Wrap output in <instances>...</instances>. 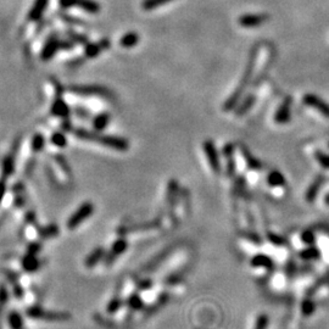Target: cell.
<instances>
[{
    "mask_svg": "<svg viewBox=\"0 0 329 329\" xmlns=\"http://www.w3.org/2000/svg\"><path fill=\"white\" fill-rule=\"evenodd\" d=\"M74 134L82 140H88L93 141V143L102 144V145L106 146V148H111L114 150H117V151H127L129 148V143L125 138L100 134L98 133V132H91L83 128H77L76 131H74Z\"/></svg>",
    "mask_w": 329,
    "mask_h": 329,
    "instance_id": "1",
    "label": "cell"
},
{
    "mask_svg": "<svg viewBox=\"0 0 329 329\" xmlns=\"http://www.w3.org/2000/svg\"><path fill=\"white\" fill-rule=\"evenodd\" d=\"M258 48L259 47L254 48L253 51H251L250 57H249V62H248L246 68H245L244 76H243V78H241L240 85H239L238 88L235 89L234 93L230 95L229 99L227 100V103L224 104V111H230V110L234 109V106L236 105V103L239 102V99H240L241 94H243L244 88L248 86V83H249L251 74H253L254 66H255V62H256V56H258Z\"/></svg>",
    "mask_w": 329,
    "mask_h": 329,
    "instance_id": "2",
    "label": "cell"
},
{
    "mask_svg": "<svg viewBox=\"0 0 329 329\" xmlns=\"http://www.w3.org/2000/svg\"><path fill=\"white\" fill-rule=\"evenodd\" d=\"M27 317L33 319H42L48 322H63L71 319V314L68 312H59V311H49L39 306H31L26 310Z\"/></svg>",
    "mask_w": 329,
    "mask_h": 329,
    "instance_id": "3",
    "label": "cell"
},
{
    "mask_svg": "<svg viewBox=\"0 0 329 329\" xmlns=\"http://www.w3.org/2000/svg\"><path fill=\"white\" fill-rule=\"evenodd\" d=\"M94 212V205L92 203H85L80 205L76 212L71 216L70 219L67 221V228L68 229H76L79 224H82L86 219H88L93 215Z\"/></svg>",
    "mask_w": 329,
    "mask_h": 329,
    "instance_id": "4",
    "label": "cell"
},
{
    "mask_svg": "<svg viewBox=\"0 0 329 329\" xmlns=\"http://www.w3.org/2000/svg\"><path fill=\"white\" fill-rule=\"evenodd\" d=\"M59 4L63 9L80 8L89 14H98L100 11V5L95 0H59Z\"/></svg>",
    "mask_w": 329,
    "mask_h": 329,
    "instance_id": "5",
    "label": "cell"
},
{
    "mask_svg": "<svg viewBox=\"0 0 329 329\" xmlns=\"http://www.w3.org/2000/svg\"><path fill=\"white\" fill-rule=\"evenodd\" d=\"M70 47H72V44L68 42H61V40L56 38L49 39L48 42L45 43L44 48H43L42 50V59L47 61V60L51 59V57L56 54V51L59 50V49H67Z\"/></svg>",
    "mask_w": 329,
    "mask_h": 329,
    "instance_id": "6",
    "label": "cell"
},
{
    "mask_svg": "<svg viewBox=\"0 0 329 329\" xmlns=\"http://www.w3.org/2000/svg\"><path fill=\"white\" fill-rule=\"evenodd\" d=\"M70 92L82 95H100V97L105 98L111 97V92L99 86H72L70 87Z\"/></svg>",
    "mask_w": 329,
    "mask_h": 329,
    "instance_id": "7",
    "label": "cell"
},
{
    "mask_svg": "<svg viewBox=\"0 0 329 329\" xmlns=\"http://www.w3.org/2000/svg\"><path fill=\"white\" fill-rule=\"evenodd\" d=\"M270 16L266 14H246L239 17V25L244 28H254L264 25Z\"/></svg>",
    "mask_w": 329,
    "mask_h": 329,
    "instance_id": "8",
    "label": "cell"
},
{
    "mask_svg": "<svg viewBox=\"0 0 329 329\" xmlns=\"http://www.w3.org/2000/svg\"><path fill=\"white\" fill-rule=\"evenodd\" d=\"M304 103L310 108L317 110L323 116L329 117V104L323 102L321 98H318L317 95L306 94L304 97Z\"/></svg>",
    "mask_w": 329,
    "mask_h": 329,
    "instance_id": "9",
    "label": "cell"
},
{
    "mask_svg": "<svg viewBox=\"0 0 329 329\" xmlns=\"http://www.w3.org/2000/svg\"><path fill=\"white\" fill-rule=\"evenodd\" d=\"M204 150H205V154H206L207 158H209V162H210V166H211L212 171L215 173H219V171H221L219 167L221 166H219L218 154H217V151H216L215 145H213V143L211 140L205 141Z\"/></svg>",
    "mask_w": 329,
    "mask_h": 329,
    "instance_id": "10",
    "label": "cell"
},
{
    "mask_svg": "<svg viewBox=\"0 0 329 329\" xmlns=\"http://www.w3.org/2000/svg\"><path fill=\"white\" fill-rule=\"evenodd\" d=\"M127 248H128V244H127L125 239H118V240L115 241L114 245H112L111 251L109 253V255L105 256V264L106 265L112 264V262L115 261V259H117L121 254L125 253Z\"/></svg>",
    "mask_w": 329,
    "mask_h": 329,
    "instance_id": "11",
    "label": "cell"
},
{
    "mask_svg": "<svg viewBox=\"0 0 329 329\" xmlns=\"http://www.w3.org/2000/svg\"><path fill=\"white\" fill-rule=\"evenodd\" d=\"M48 3L49 0H36L33 7L30 10V14H28V20L30 21H38L44 14L45 9L48 7Z\"/></svg>",
    "mask_w": 329,
    "mask_h": 329,
    "instance_id": "12",
    "label": "cell"
},
{
    "mask_svg": "<svg viewBox=\"0 0 329 329\" xmlns=\"http://www.w3.org/2000/svg\"><path fill=\"white\" fill-rule=\"evenodd\" d=\"M290 118V99L288 98L284 103L279 106L278 111L274 115V121L277 123H287Z\"/></svg>",
    "mask_w": 329,
    "mask_h": 329,
    "instance_id": "13",
    "label": "cell"
},
{
    "mask_svg": "<svg viewBox=\"0 0 329 329\" xmlns=\"http://www.w3.org/2000/svg\"><path fill=\"white\" fill-rule=\"evenodd\" d=\"M110 47V42L108 39H104L100 43H94V44H91L88 43L86 47V56L87 57H95L98 56L104 49H108Z\"/></svg>",
    "mask_w": 329,
    "mask_h": 329,
    "instance_id": "14",
    "label": "cell"
},
{
    "mask_svg": "<svg viewBox=\"0 0 329 329\" xmlns=\"http://www.w3.org/2000/svg\"><path fill=\"white\" fill-rule=\"evenodd\" d=\"M105 258V250L104 248H97V249L92 251L88 256H87L85 264L88 268L94 267L95 265H98L100 262V260Z\"/></svg>",
    "mask_w": 329,
    "mask_h": 329,
    "instance_id": "15",
    "label": "cell"
},
{
    "mask_svg": "<svg viewBox=\"0 0 329 329\" xmlns=\"http://www.w3.org/2000/svg\"><path fill=\"white\" fill-rule=\"evenodd\" d=\"M139 34H137L135 32H128V33H126L125 36L122 37L120 40V44L122 48H133L135 45L139 43Z\"/></svg>",
    "mask_w": 329,
    "mask_h": 329,
    "instance_id": "16",
    "label": "cell"
},
{
    "mask_svg": "<svg viewBox=\"0 0 329 329\" xmlns=\"http://www.w3.org/2000/svg\"><path fill=\"white\" fill-rule=\"evenodd\" d=\"M22 266H24L25 271H27V272H34V271H37L40 267V262L36 258V255L27 254L24 260H22Z\"/></svg>",
    "mask_w": 329,
    "mask_h": 329,
    "instance_id": "17",
    "label": "cell"
},
{
    "mask_svg": "<svg viewBox=\"0 0 329 329\" xmlns=\"http://www.w3.org/2000/svg\"><path fill=\"white\" fill-rule=\"evenodd\" d=\"M251 265L254 267L271 268L273 266V261L266 255H256L255 258L251 260Z\"/></svg>",
    "mask_w": 329,
    "mask_h": 329,
    "instance_id": "18",
    "label": "cell"
},
{
    "mask_svg": "<svg viewBox=\"0 0 329 329\" xmlns=\"http://www.w3.org/2000/svg\"><path fill=\"white\" fill-rule=\"evenodd\" d=\"M9 324L11 329H22L24 328V318L17 311H13L9 314Z\"/></svg>",
    "mask_w": 329,
    "mask_h": 329,
    "instance_id": "19",
    "label": "cell"
},
{
    "mask_svg": "<svg viewBox=\"0 0 329 329\" xmlns=\"http://www.w3.org/2000/svg\"><path fill=\"white\" fill-rule=\"evenodd\" d=\"M109 122H110L109 114H100L94 118L93 126L98 132H100V131H103V129L106 128V126L109 125Z\"/></svg>",
    "mask_w": 329,
    "mask_h": 329,
    "instance_id": "20",
    "label": "cell"
},
{
    "mask_svg": "<svg viewBox=\"0 0 329 329\" xmlns=\"http://www.w3.org/2000/svg\"><path fill=\"white\" fill-rule=\"evenodd\" d=\"M173 2V0H144L141 7H143L144 10H154V9L161 8L163 5L169 4V3Z\"/></svg>",
    "mask_w": 329,
    "mask_h": 329,
    "instance_id": "21",
    "label": "cell"
},
{
    "mask_svg": "<svg viewBox=\"0 0 329 329\" xmlns=\"http://www.w3.org/2000/svg\"><path fill=\"white\" fill-rule=\"evenodd\" d=\"M322 183H323V177H318V180L314 182L312 186L310 187V189L307 190V194H306V200H307L308 203H312L314 199H316V195H317V193H318L319 187H321Z\"/></svg>",
    "mask_w": 329,
    "mask_h": 329,
    "instance_id": "22",
    "label": "cell"
},
{
    "mask_svg": "<svg viewBox=\"0 0 329 329\" xmlns=\"http://www.w3.org/2000/svg\"><path fill=\"white\" fill-rule=\"evenodd\" d=\"M53 112L55 115H57V116L66 117L70 111H68L67 105H66L62 100H57V102H55L54 106H53Z\"/></svg>",
    "mask_w": 329,
    "mask_h": 329,
    "instance_id": "23",
    "label": "cell"
},
{
    "mask_svg": "<svg viewBox=\"0 0 329 329\" xmlns=\"http://www.w3.org/2000/svg\"><path fill=\"white\" fill-rule=\"evenodd\" d=\"M14 167H15V164H14V156H8L3 161V173H4L5 177L13 175Z\"/></svg>",
    "mask_w": 329,
    "mask_h": 329,
    "instance_id": "24",
    "label": "cell"
},
{
    "mask_svg": "<svg viewBox=\"0 0 329 329\" xmlns=\"http://www.w3.org/2000/svg\"><path fill=\"white\" fill-rule=\"evenodd\" d=\"M143 300L138 294H133V295L129 296L128 299V306L132 308V310H140V308H143Z\"/></svg>",
    "mask_w": 329,
    "mask_h": 329,
    "instance_id": "25",
    "label": "cell"
},
{
    "mask_svg": "<svg viewBox=\"0 0 329 329\" xmlns=\"http://www.w3.org/2000/svg\"><path fill=\"white\" fill-rule=\"evenodd\" d=\"M268 183L273 187L283 186V184H284V178H283V176L281 175V173L274 171L271 173L270 176H268Z\"/></svg>",
    "mask_w": 329,
    "mask_h": 329,
    "instance_id": "26",
    "label": "cell"
},
{
    "mask_svg": "<svg viewBox=\"0 0 329 329\" xmlns=\"http://www.w3.org/2000/svg\"><path fill=\"white\" fill-rule=\"evenodd\" d=\"M122 304H123L122 300H121L120 298H115V299H112L111 301L109 302L108 308H106V310H108L109 313H115V312H117L118 310H120Z\"/></svg>",
    "mask_w": 329,
    "mask_h": 329,
    "instance_id": "27",
    "label": "cell"
},
{
    "mask_svg": "<svg viewBox=\"0 0 329 329\" xmlns=\"http://www.w3.org/2000/svg\"><path fill=\"white\" fill-rule=\"evenodd\" d=\"M51 143L54 145L59 146V148H63L66 145V143H67V140H66V137L62 133H55L51 137Z\"/></svg>",
    "mask_w": 329,
    "mask_h": 329,
    "instance_id": "28",
    "label": "cell"
},
{
    "mask_svg": "<svg viewBox=\"0 0 329 329\" xmlns=\"http://www.w3.org/2000/svg\"><path fill=\"white\" fill-rule=\"evenodd\" d=\"M268 316L267 314L262 313L260 314L258 317V319H256V323H255V328L254 329H267L268 327Z\"/></svg>",
    "mask_w": 329,
    "mask_h": 329,
    "instance_id": "29",
    "label": "cell"
},
{
    "mask_svg": "<svg viewBox=\"0 0 329 329\" xmlns=\"http://www.w3.org/2000/svg\"><path fill=\"white\" fill-rule=\"evenodd\" d=\"M44 137L40 134H37L36 137L33 138V140H32V148H33L34 151H39V150L43 149V146H44Z\"/></svg>",
    "mask_w": 329,
    "mask_h": 329,
    "instance_id": "30",
    "label": "cell"
},
{
    "mask_svg": "<svg viewBox=\"0 0 329 329\" xmlns=\"http://www.w3.org/2000/svg\"><path fill=\"white\" fill-rule=\"evenodd\" d=\"M57 233H59V229H57V227L53 224V226H48L47 228H43L42 230H40V234H42L44 238H51V236L56 235Z\"/></svg>",
    "mask_w": 329,
    "mask_h": 329,
    "instance_id": "31",
    "label": "cell"
},
{
    "mask_svg": "<svg viewBox=\"0 0 329 329\" xmlns=\"http://www.w3.org/2000/svg\"><path fill=\"white\" fill-rule=\"evenodd\" d=\"M301 256L304 259H314V258H318L319 256V251L316 249V248H310V249L305 250L304 253L301 254Z\"/></svg>",
    "mask_w": 329,
    "mask_h": 329,
    "instance_id": "32",
    "label": "cell"
},
{
    "mask_svg": "<svg viewBox=\"0 0 329 329\" xmlns=\"http://www.w3.org/2000/svg\"><path fill=\"white\" fill-rule=\"evenodd\" d=\"M316 156H317V160H318V162L321 163L323 167L329 169V155L322 154V152H316Z\"/></svg>",
    "mask_w": 329,
    "mask_h": 329,
    "instance_id": "33",
    "label": "cell"
},
{
    "mask_svg": "<svg viewBox=\"0 0 329 329\" xmlns=\"http://www.w3.org/2000/svg\"><path fill=\"white\" fill-rule=\"evenodd\" d=\"M244 156H245V161H248V164H249L250 169H253V170H260L261 164H260L256 160H253V157L250 156L249 152L246 151V154H245V152H244Z\"/></svg>",
    "mask_w": 329,
    "mask_h": 329,
    "instance_id": "34",
    "label": "cell"
},
{
    "mask_svg": "<svg viewBox=\"0 0 329 329\" xmlns=\"http://www.w3.org/2000/svg\"><path fill=\"white\" fill-rule=\"evenodd\" d=\"M253 103H254V97H249V99L245 100V103L243 104V105H241V108L239 109L238 115H243L244 112H246L248 110L250 109V106L253 105Z\"/></svg>",
    "mask_w": 329,
    "mask_h": 329,
    "instance_id": "35",
    "label": "cell"
},
{
    "mask_svg": "<svg viewBox=\"0 0 329 329\" xmlns=\"http://www.w3.org/2000/svg\"><path fill=\"white\" fill-rule=\"evenodd\" d=\"M313 310H314V305L312 304V302H304V306H302V311H304V313L305 314H311L313 312Z\"/></svg>",
    "mask_w": 329,
    "mask_h": 329,
    "instance_id": "36",
    "label": "cell"
},
{
    "mask_svg": "<svg viewBox=\"0 0 329 329\" xmlns=\"http://www.w3.org/2000/svg\"><path fill=\"white\" fill-rule=\"evenodd\" d=\"M7 300H8V291L5 289V287H0V306L4 305Z\"/></svg>",
    "mask_w": 329,
    "mask_h": 329,
    "instance_id": "37",
    "label": "cell"
},
{
    "mask_svg": "<svg viewBox=\"0 0 329 329\" xmlns=\"http://www.w3.org/2000/svg\"><path fill=\"white\" fill-rule=\"evenodd\" d=\"M70 37L74 39V42L77 43H85L87 44V38L85 36H80V34H77V33H70Z\"/></svg>",
    "mask_w": 329,
    "mask_h": 329,
    "instance_id": "38",
    "label": "cell"
},
{
    "mask_svg": "<svg viewBox=\"0 0 329 329\" xmlns=\"http://www.w3.org/2000/svg\"><path fill=\"white\" fill-rule=\"evenodd\" d=\"M5 192H7V184H5V182H0V203H2L3 198H4L5 195Z\"/></svg>",
    "mask_w": 329,
    "mask_h": 329,
    "instance_id": "39",
    "label": "cell"
},
{
    "mask_svg": "<svg viewBox=\"0 0 329 329\" xmlns=\"http://www.w3.org/2000/svg\"><path fill=\"white\" fill-rule=\"evenodd\" d=\"M150 287H151V281H144L138 283V288H140V289H148Z\"/></svg>",
    "mask_w": 329,
    "mask_h": 329,
    "instance_id": "40",
    "label": "cell"
},
{
    "mask_svg": "<svg viewBox=\"0 0 329 329\" xmlns=\"http://www.w3.org/2000/svg\"><path fill=\"white\" fill-rule=\"evenodd\" d=\"M302 239H304V241H306V243H312L313 241V235L311 234V233H305L304 236H302Z\"/></svg>",
    "mask_w": 329,
    "mask_h": 329,
    "instance_id": "41",
    "label": "cell"
},
{
    "mask_svg": "<svg viewBox=\"0 0 329 329\" xmlns=\"http://www.w3.org/2000/svg\"><path fill=\"white\" fill-rule=\"evenodd\" d=\"M38 250H39V245L33 244V245H31L30 249H28V254H33V255H36L37 251Z\"/></svg>",
    "mask_w": 329,
    "mask_h": 329,
    "instance_id": "42",
    "label": "cell"
},
{
    "mask_svg": "<svg viewBox=\"0 0 329 329\" xmlns=\"http://www.w3.org/2000/svg\"><path fill=\"white\" fill-rule=\"evenodd\" d=\"M325 203H327V205H329V195L327 196V199H325Z\"/></svg>",
    "mask_w": 329,
    "mask_h": 329,
    "instance_id": "43",
    "label": "cell"
}]
</instances>
